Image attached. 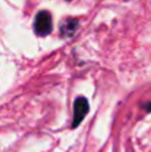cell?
I'll return each mask as SVG.
<instances>
[{"mask_svg":"<svg viewBox=\"0 0 151 152\" xmlns=\"http://www.w3.org/2000/svg\"><path fill=\"white\" fill-rule=\"evenodd\" d=\"M34 29L37 36H47L52 32V16L48 11H40L36 15Z\"/></svg>","mask_w":151,"mask_h":152,"instance_id":"obj_1","label":"cell"},{"mask_svg":"<svg viewBox=\"0 0 151 152\" xmlns=\"http://www.w3.org/2000/svg\"><path fill=\"white\" fill-rule=\"evenodd\" d=\"M90 105H88V100L83 96H79L74 103V118H72V128L78 127L82 120L84 119V116L87 115Z\"/></svg>","mask_w":151,"mask_h":152,"instance_id":"obj_2","label":"cell"},{"mask_svg":"<svg viewBox=\"0 0 151 152\" xmlns=\"http://www.w3.org/2000/svg\"><path fill=\"white\" fill-rule=\"evenodd\" d=\"M79 28V20L78 19H72V18H68L66 19L64 21L60 23V36L62 37H71L75 35V32L78 31Z\"/></svg>","mask_w":151,"mask_h":152,"instance_id":"obj_3","label":"cell"},{"mask_svg":"<svg viewBox=\"0 0 151 152\" xmlns=\"http://www.w3.org/2000/svg\"><path fill=\"white\" fill-rule=\"evenodd\" d=\"M143 107L146 108V111H149V112H151V103H147V104H144Z\"/></svg>","mask_w":151,"mask_h":152,"instance_id":"obj_4","label":"cell"}]
</instances>
